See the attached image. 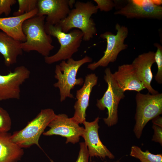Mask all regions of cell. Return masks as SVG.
<instances>
[{"label": "cell", "instance_id": "6da1fadb", "mask_svg": "<svg viewBox=\"0 0 162 162\" xmlns=\"http://www.w3.org/2000/svg\"><path fill=\"white\" fill-rule=\"evenodd\" d=\"M74 7L70 10L65 18L57 24L65 33L73 28H78L83 33L82 40L89 41L97 33L95 24L91 17L97 12L98 9L91 1H76Z\"/></svg>", "mask_w": 162, "mask_h": 162}, {"label": "cell", "instance_id": "7a4b0ae2", "mask_svg": "<svg viewBox=\"0 0 162 162\" xmlns=\"http://www.w3.org/2000/svg\"><path fill=\"white\" fill-rule=\"evenodd\" d=\"M46 18L45 16L36 15L23 22L22 29L26 40L21 44L23 51H35L45 57L49 56L54 48L52 44V37L46 33L44 29Z\"/></svg>", "mask_w": 162, "mask_h": 162}, {"label": "cell", "instance_id": "3957f363", "mask_svg": "<svg viewBox=\"0 0 162 162\" xmlns=\"http://www.w3.org/2000/svg\"><path fill=\"white\" fill-rule=\"evenodd\" d=\"M92 61L91 58L86 56L78 60H75L72 58L67 62L63 60L59 64L56 65L55 77L58 81L53 86L59 89L61 102L67 98H74L71 93V90L76 86L82 85L84 82L82 78H76L78 71L82 65Z\"/></svg>", "mask_w": 162, "mask_h": 162}, {"label": "cell", "instance_id": "277c9868", "mask_svg": "<svg viewBox=\"0 0 162 162\" xmlns=\"http://www.w3.org/2000/svg\"><path fill=\"white\" fill-rule=\"evenodd\" d=\"M44 29L46 33L56 38L58 40L60 47L54 55L44 57V61L48 64H51L58 61L65 60L72 58L73 55L77 52L83 39L82 32L78 29H74L69 32L62 31L58 24L52 25L45 22Z\"/></svg>", "mask_w": 162, "mask_h": 162}, {"label": "cell", "instance_id": "5b68a950", "mask_svg": "<svg viewBox=\"0 0 162 162\" xmlns=\"http://www.w3.org/2000/svg\"><path fill=\"white\" fill-rule=\"evenodd\" d=\"M56 115L52 109L42 110L24 128L11 134V140L23 148L36 145L41 149L39 143L40 137Z\"/></svg>", "mask_w": 162, "mask_h": 162}, {"label": "cell", "instance_id": "8992f818", "mask_svg": "<svg viewBox=\"0 0 162 162\" xmlns=\"http://www.w3.org/2000/svg\"><path fill=\"white\" fill-rule=\"evenodd\" d=\"M136 124L134 131L140 139L146 125L150 120L162 113V94H147L138 92L136 97Z\"/></svg>", "mask_w": 162, "mask_h": 162}, {"label": "cell", "instance_id": "52a82bcc", "mask_svg": "<svg viewBox=\"0 0 162 162\" xmlns=\"http://www.w3.org/2000/svg\"><path fill=\"white\" fill-rule=\"evenodd\" d=\"M105 73L104 79L107 84V88L102 98L97 100L96 106L101 110L107 109L108 116L104 118V120L108 126L111 127L118 122V105L125 96L124 92L115 81L110 69L106 68Z\"/></svg>", "mask_w": 162, "mask_h": 162}, {"label": "cell", "instance_id": "ba28073f", "mask_svg": "<svg viewBox=\"0 0 162 162\" xmlns=\"http://www.w3.org/2000/svg\"><path fill=\"white\" fill-rule=\"evenodd\" d=\"M115 29L117 31L116 34L106 32L100 35L101 38L106 41V50L103 56L98 61L88 65V69L94 70L99 67L107 66L110 63L116 61L120 52L128 48V45L124 44L128 33V28L117 23L115 26Z\"/></svg>", "mask_w": 162, "mask_h": 162}, {"label": "cell", "instance_id": "9c48e42d", "mask_svg": "<svg viewBox=\"0 0 162 162\" xmlns=\"http://www.w3.org/2000/svg\"><path fill=\"white\" fill-rule=\"evenodd\" d=\"M124 6L115 12L127 18H162V1L160 0H129Z\"/></svg>", "mask_w": 162, "mask_h": 162}, {"label": "cell", "instance_id": "30bf717a", "mask_svg": "<svg viewBox=\"0 0 162 162\" xmlns=\"http://www.w3.org/2000/svg\"><path fill=\"white\" fill-rule=\"evenodd\" d=\"M50 128L43 134L46 136L60 135L66 138V143L74 144L79 142L80 137L83 134L85 129L72 118H69L64 114L56 115L49 124Z\"/></svg>", "mask_w": 162, "mask_h": 162}, {"label": "cell", "instance_id": "8fae6325", "mask_svg": "<svg viewBox=\"0 0 162 162\" xmlns=\"http://www.w3.org/2000/svg\"><path fill=\"white\" fill-rule=\"evenodd\" d=\"M30 74V71L23 65L17 67L7 75L0 74V101L19 99L20 86Z\"/></svg>", "mask_w": 162, "mask_h": 162}, {"label": "cell", "instance_id": "7c38bea8", "mask_svg": "<svg viewBox=\"0 0 162 162\" xmlns=\"http://www.w3.org/2000/svg\"><path fill=\"white\" fill-rule=\"evenodd\" d=\"M75 3L74 0H39L37 15H47L46 22L55 25L67 17Z\"/></svg>", "mask_w": 162, "mask_h": 162}, {"label": "cell", "instance_id": "4fadbf2b", "mask_svg": "<svg viewBox=\"0 0 162 162\" xmlns=\"http://www.w3.org/2000/svg\"><path fill=\"white\" fill-rule=\"evenodd\" d=\"M99 119L98 117L93 122H84L82 124L85 126V130L82 136L84 139L90 158L97 157L104 159L107 157L109 159H113L114 156L100 139L98 133Z\"/></svg>", "mask_w": 162, "mask_h": 162}, {"label": "cell", "instance_id": "5bb4252c", "mask_svg": "<svg viewBox=\"0 0 162 162\" xmlns=\"http://www.w3.org/2000/svg\"><path fill=\"white\" fill-rule=\"evenodd\" d=\"M98 77L94 74H87L82 87L77 90L76 101L74 108L75 112L72 118L78 124H82L86 120V111L89 105L90 95L93 87L96 85Z\"/></svg>", "mask_w": 162, "mask_h": 162}, {"label": "cell", "instance_id": "9a60e30c", "mask_svg": "<svg viewBox=\"0 0 162 162\" xmlns=\"http://www.w3.org/2000/svg\"><path fill=\"white\" fill-rule=\"evenodd\" d=\"M155 52L149 51L139 55L133 62V65L136 74L149 93L154 94L158 93L151 85L153 78L151 67L155 62Z\"/></svg>", "mask_w": 162, "mask_h": 162}, {"label": "cell", "instance_id": "2e32d148", "mask_svg": "<svg viewBox=\"0 0 162 162\" xmlns=\"http://www.w3.org/2000/svg\"><path fill=\"white\" fill-rule=\"evenodd\" d=\"M112 74L117 85L124 92L129 90L139 92L146 88L137 77L132 64L119 66L118 70Z\"/></svg>", "mask_w": 162, "mask_h": 162}, {"label": "cell", "instance_id": "e0dca14e", "mask_svg": "<svg viewBox=\"0 0 162 162\" xmlns=\"http://www.w3.org/2000/svg\"><path fill=\"white\" fill-rule=\"evenodd\" d=\"M38 11L37 8L22 15L0 18V29L15 40L25 42L26 37L22 31V24L26 20L36 15Z\"/></svg>", "mask_w": 162, "mask_h": 162}, {"label": "cell", "instance_id": "ac0fdd59", "mask_svg": "<svg viewBox=\"0 0 162 162\" xmlns=\"http://www.w3.org/2000/svg\"><path fill=\"white\" fill-rule=\"evenodd\" d=\"M22 43L0 31V53L4 58L6 66L16 63L17 57L22 54Z\"/></svg>", "mask_w": 162, "mask_h": 162}, {"label": "cell", "instance_id": "d6986e66", "mask_svg": "<svg viewBox=\"0 0 162 162\" xmlns=\"http://www.w3.org/2000/svg\"><path fill=\"white\" fill-rule=\"evenodd\" d=\"M11 134H0V162H19L24 155L23 148L11 140Z\"/></svg>", "mask_w": 162, "mask_h": 162}, {"label": "cell", "instance_id": "ffe728a7", "mask_svg": "<svg viewBox=\"0 0 162 162\" xmlns=\"http://www.w3.org/2000/svg\"><path fill=\"white\" fill-rule=\"evenodd\" d=\"M130 155L139 159L141 162H162V154H154L148 150L143 152L137 146H132Z\"/></svg>", "mask_w": 162, "mask_h": 162}, {"label": "cell", "instance_id": "44dd1931", "mask_svg": "<svg viewBox=\"0 0 162 162\" xmlns=\"http://www.w3.org/2000/svg\"><path fill=\"white\" fill-rule=\"evenodd\" d=\"M17 2L19 9L13 13L14 16L23 15L37 8L38 0H18Z\"/></svg>", "mask_w": 162, "mask_h": 162}, {"label": "cell", "instance_id": "7402d4cb", "mask_svg": "<svg viewBox=\"0 0 162 162\" xmlns=\"http://www.w3.org/2000/svg\"><path fill=\"white\" fill-rule=\"evenodd\" d=\"M154 45L157 48L155 53L154 59L157 65L158 71L155 76V79L158 83L161 84L162 83V46L157 43Z\"/></svg>", "mask_w": 162, "mask_h": 162}, {"label": "cell", "instance_id": "603a6c76", "mask_svg": "<svg viewBox=\"0 0 162 162\" xmlns=\"http://www.w3.org/2000/svg\"><path fill=\"white\" fill-rule=\"evenodd\" d=\"M11 126V120L7 111L0 107V134L8 132Z\"/></svg>", "mask_w": 162, "mask_h": 162}, {"label": "cell", "instance_id": "cb8c5ba5", "mask_svg": "<svg viewBox=\"0 0 162 162\" xmlns=\"http://www.w3.org/2000/svg\"><path fill=\"white\" fill-rule=\"evenodd\" d=\"M97 4L98 9L102 11L108 12L112 10L116 6L115 1L111 0H94Z\"/></svg>", "mask_w": 162, "mask_h": 162}, {"label": "cell", "instance_id": "d4e9b609", "mask_svg": "<svg viewBox=\"0 0 162 162\" xmlns=\"http://www.w3.org/2000/svg\"><path fill=\"white\" fill-rule=\"evenodd\" d=\"M16 0H0V15H8L11 11V7L16 3Z\"/></svg>", "mask_w": 162, "mask_h": 162}, {"label": "cell", "instance_id": "484cf974", "mask_svg": "<svg viewBox=\"0 0 162 162\" xmlns=\"http://www.w3.org/2000/svg\"><path fill=\"white\" fill-rule=\"evenodd\" d=\"M80 150L75 162H88L89 156L87 146L85 142L80 143Z\"/></svg>", "mask_w": 162, "mask_h": 162}, {"label": "cell", "instance_id": "4316f807", "mask_svg": "<svg viewBox=\"0 0 162 162\" xmlns=\"http://www.w3.org/2000/svg\"><path fill=\"white\" fill-rule=\"evenodd\" d=\"M154 133L152 140L162 145V127L153 124L152 127Z\"/></svg>", "mask_w": 162, "mask_h": 162}, {"label": "cell", "instance_id": "83f0119b", "mask_svg": "<svg viewBox=\"0 0 162 162\" xmlns=\"http://www.w3.org/2000/svg\"><path fill=\"white\" fill-rule=\"evenodd\" d=\"M152 120L153 124L162 127V118L161 117L158 116Z\"/></svg>", "mask_w": 162, "mask_h": 162}, {"label": "cell", "instance_id": "f1b7e54d", "mask_svg": "<svg viewBox=\"0 0 162 162\" xmlns=\"http://www.w3.org/2000/svg\"><path fill=\"white\" fill-rule=\"evenodd\" d=\"M95 162V161H92V162ZM115 162H121L120 161H119V160H117V161Z\"/></svg>", "mask_w": 162, "mask_h": 162}]
</instances>
